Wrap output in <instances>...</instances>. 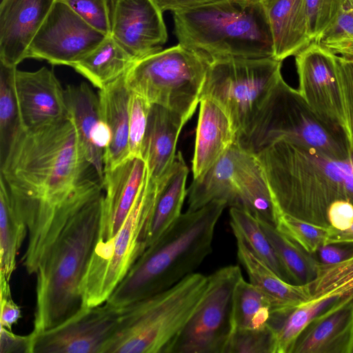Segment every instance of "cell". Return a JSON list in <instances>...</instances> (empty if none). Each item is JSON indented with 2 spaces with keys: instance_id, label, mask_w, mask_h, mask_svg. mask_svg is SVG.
<instances>
[{
  "instance_id": "1f68e13d",
  "label": "cell",
  "mask_w": 353,
  "mask_h": 353,
  "mask_svg": "<svg viewBox=\"0 0 353 353\" xmlns=\"http://www.w3.org/2000/svg\"><path fill=\"white\" fill-rule=\"evenodd\" d=\"M230 225L235 237H240L252 252L279 276L290 283L272 245L259 221L245 210L230 208Z\"/></svg>"
},
{
  "instance_id": "d590c367",
  "label": "cell",
  "mask_w": 353,
  "mask_h": 353,
  "mask_svg": "<svg viewBox=\"0 0 353 353\" xmlns=\"http://www.w3.org/2000/svg\"><path fill=\"white\" fill-rule=\"evenodd\" d=\"M276 228L312 254L320 246L327 244L330 231V228L316 225L284 214L278 217Z\"/></svg>"
},
{
  "instance_id": "f1b7e54d",
  "label": "cell",
  "mask_w": 353,
  "mask_h": 353,
  "mask_svg": "<svg viewBox=\"0 0 353 353\" xmlns=\"http://www.w3.org/2000/svg\"><path fill=\"white\" fill-rule=\"evenodd\" d=\"M277 314L270 299L259 288L243 277L239 280L233 294V330L272 328Z\"/></svg>"
},
{
  "instance_id": "30bf717a",
  "label": "cell",
  "mask_w": 353,
  "mask_h": 353,
  "mask_svg": "<svg viewBox=\"0 0 353 353\" xmlns=\"http://www.w3.org/2000/svg\"><path fill=\"white\" fill-rule=\"evenodd\" d=\"M282 61L273 57L213 61L200 100L210 98L228 114L236 134L243 136L269 93L282 77Z\"/></svg>"
},
{
  "instance_id": "ba28073f",
  "label": "cell",
  "mask_w": 353,
  "mask_h": 353,
  "mask_svg": "<svg viewBox=\"0 0 353 353\" xmlns=\"http://www.w3.org/2000/svg\"><path fill=\"white\" fill-rule=\"evenodd\" d=\"M211 63L178 43L136 60L125 80L131 92L178 113L187 122L199 104Z\"/></svg>"
},
{
  "instance_id": "e0dca14e",
  "label": "cell",
  "mask_w": 353,
  "mask_h": 353,
  "mask_svg": "<svg viewBox=\"0 0 353 353\" xmlns=\"http://www.w3.org/2000/svg\"><path fill=\"white\" fill-rule=\"evenodd\" d=\"M147 168L143 158H128L114 169L104 171L103 200L97 244L116 235L142 187ZM96 244V245H97Z\"/></svg>"
},
{
  "instance_id": "7bdbcfd3",
  "label": "cell",
  "mask_w": 353,
  "mask_h": 353,
  "mask_svg": "<svg viewBox=\"0 0 353 353\" xmlns=\"http://www.w3.org/2000/svg\"><path fill=\"white\" fill-rule=\"evenodd\" d=\"M1 326L12 330V326L21 318L20 307L12 298L10 282L0 276Z\"/></svg>"
},
{
  "instance_id": "8992f818",
  "label": "cell",
  "mask_w": 353,
  "mask_h": 353,
  "mask_svg": "<svg viewBox=\"0 0 353 353\" xmlns=\"http://www.w3.org/2000/svg\"><path fill=\"white\" fill-rule=\"evenodd\" d=\"M209 278L193 272L171 288L121 307L117 329L101 353H170Z\"/></svg>"
},
{
  "instance_id": "7c38bea8",
  "label": "cell",
  "mask_w": 353,
  "mask_h": 353,
  "mask_svg": "<svg viewBox=\"0 0 353 353\" xmlns=\"http://www.w3.org/2000/svg\"><path fill=\"white\" fill-rule=\"evenodd\" d=\"M336 56L315 41L299 51L295 55L298 90L319 119L349 143Z\"/></svg>"
},
{
  "instance_id": "f35d334b",
  "label": "cell",
  "mask_w": 353,
  "mask_h": 353,
  "mask_svg": "<svg viewBox=\"0 0 353 353\" xmlns=\"http://www.w3.org/2000/svg\"><path fill=\"white\" fill-rule=\"evenodd\" d=\"M318 43L335 54L340 50L353 47V0H345L337 18Z\"/></svg>"
},
{
  "instance_id": "681fc988",
  "label": "cell",
  "mask_w": 353,
  "mask_h": 353,
  "mask_svg": "<svg viewBox=\"0 0 353 353\" xmlns=\"http://www.w3.org/2000/svg\"><path fill=\"white\" fill-rule=\"evenodd\" d=\"M336 54L353 56V47L340 50Z\"/></svg>"
},
{
  "instance_id": "f907efd6",
  "label": "cell",
  "mask_w": 353,
  "mask_h": 353,
  "mask_svg": "<svg viewBox=\"0 0 353 353\" xmlns=\"http://www.w3.org/2000/svg\"><path fill=\"white\" fill-rule=\"evenodd\" d=\"M254 1H261L262 0H254Z\"/></svg>"
},
{
  "instance_id": "8d00e7d4",
  "label": "cell",
  "mask_w": 353,
  "mask_h": 353,
  "mask_svg": "<svg viewBox=\"0 0 353 353\" xmlns=\"http://www.w3.org/2000/svg\"><path fill=\"white\" fill-rule=\"evenodd\" d=\"M274 331L261 329L233 330L225 353H274Z\"/></svg>"
},
{
  "instance_id": "2e32d148",
  "label": "cell",
  "mask_w": 353,
  "mask_h": 353,
  "mask_svg": "<svg viewBox=\"0 0 353 353\" xmlns=\"http://www.w3.org/2000/svg\"><path fill=\"white\" fill-rule=\"evenodd\" d=\"M13 88L23 130L41 128L69 116L65 90L47 67L32 72L16 68Z\"/></svg>"
},
{
  "instance_id": "6da1fadb",
  "label": "cell",
  "mask_w": 353,
  "mask_h": 353,
  "mask_svg": "<svg viewBox=\"0 0 353 353\" xmlns=\"http://www.w3.org/2000/svg\"><path fill=\"white\" fill-rule=\"evenodd\" d=\"M0 163V183L27 227L22 265L29 274H34L67 201L92 167L70 116L33 130L21 129Z\"/></svg>"
},
{
  "instance_id": "83f0119b",
  "label": "cell",
  "mask_w": 353,
  "mask_h": 353,
  "mask_svg": "<svg viewBox=\"0 0 353 353\" xmlns=\"http://www.w3.org/2000/svg\"><path fill=\"white\" fill-rule=\"evenodd\" d=\"M136 60L111 35L72 67L99 89L124 76Z\"/></svg>"
},
{
  "instance_id": "5b68a950",
  "label": "cell",
  "mask_w": 353,
  "mask_h": 353,
  "mask_svg": "<svg viewBox=\"0 0 353 353\" xmlns=\"http://www.w3.org/2000/svg\"><path fill=\"white\" fill-rule=\"evenodd\" d=\"M173 19L179 43L212 62L274 57L271 32L261 1L222 0L174 12Z\"/></svg>"
},
{
  "instance_id": "7a4b0ae2",
  "label": "cell",
  "mask_w": 353,
  "mask_h": 353,
  "mask_svg": "<svg viewBox=\"0 0 353 353\" xmlns=\"http://www.w3.org/2000/svg\"><path fill=\"white\" fill-rule=\"evenodd\" d=\"M103 200L101 181L88 176L72 194L65 215L34 272L32 332L56 326L83 307L81 285L97 242Z\"/></svg>"
},
{
  "instance_id": "f546056e",
  "label": "cell",
  "mask_w": 353,
  "mask_h": 353,
  "mask_svg": "<svg viewBox=\"0 0 353 353\" xmlns=\"http://www.w3.org/2000/svg\"><path fill=\"white\" fill-rule=\"evenodd\" d=\"M258 220V219H257ZM259 221V220H258ZM291 283L305 285L316 277L319 261L299 245L266 222L259 221Z\"/></svg>"
},
{
  "instance_id": "3957f363",
  "label": "cell",
  "mask_w": 353,
  "mask_h": 353,
  "mask_svg": "<svg viewBox=\"0 0 353 353\" xmlns=\"http://www.w3.org/2000/svg\"><path fill=\"white\" fill-rule=\"evenodd\" d=\"M277 213L331 227L327 210L335 201L353 205V154L332 159L296 141L281 139L257 153ZM277 221V220H276Z\"/></svg>"
},
{
  "instance_id": "bcb514c9",
  "label": "cell",
  "mask_w": 353,
  "mask_h": 353,
  "mask_svg": "<svg viewBox=\"0 0 353 353\" xmlns=\"http://www.w3.org/2000/svg\"><path fill=\"white\" fill-rule=\"evenodd\" d=\"M319 252L321 263L334 264L343 261L353 255L352 249H345L334 245V244H325L320 246Z\"/></svg>"
},
{
  "instance_id": "484cf974",
  "label": "cell",
  "mask_w": 353,
  "mask_h": 353,
  "mask_svg": "<svg viewBox=\"0 0 353 353\" xmlns=\"http://www.w3.org/2000/svg\"><path fill=\"white\" fill-rule=\"evenodd\" d=\"M68 115L73 120L82 150L88 161L102 182L104 175L103 151L92 142L94 128L101 119L99 97L85 82L65 89Z\"/></svg>"
},
{
  "instance_id": "74e56055",
  "label": "cell",
  "mask_w": 353,
  "mask_h": 353,
  "mask_svg": "<svg viewBox=\"0 0 353 353\" xmlns=\"http://www.w3.org/2000/svg\"><path fill=\"white\" fill-rule=\"evenodd\" d=\"M151 104L141 96L131 92L129 101L128 158H142Z\"/></svg>"
},
{
  "instance_id": "9a60e30c",
  "label": "cell",
  "mask_w": 353,
  "mask_h": 353,
  "mask_svg": "<svg viewBox=\"0 0 353 353\" xmlns=\"http://www.w3.org/2000/svg\"><path fill=\"white\" fill-rule=\"evenodd\" d=\"M112 38L135 60L161 50L168 39L156 0H112Z\"/></svg>"
},
{
  "instance_id": "7402d4cb",
  "label": "cell",
  "mask_w": 353,
  "mask_h": 353,
  "mask_svg": "<svg viewBox=\"0 0 353 353\" xmlns=\"http://www.w3.org/2000/svg\"><path fill=\"white\" fill-rule=\"evenodd\" d=\"M248 150L237 143L188 188V211H195L214 200L239 208L237 183Z\"/></svg>"
},
{
  "instance_id": "5bb4252c",
  "label": "cell",
  "mask_w": 353,
  "mask_h": 353,
  "mask_svg": "<svg viewBox=\"0 0 353 353\" xmlns=\"http://www.w3.org/2000/svg\"><path fill=\"white\" fill-rule=\"evenodd\" d=\"M106 37L67 4L57 0L32 41L26 59L46 60L52 65L72 67Z\"/></svg>"
},
{
  "instance_id": "ffe728a7",
  "label": "cell",
  "mask_w": 353,
  "mask_h": 353,
  "mask_svg": "<svg viewBox=\"0 0 353 353\" xmlns=\"http://www.w3.org/2000/svg\"><path fill=\"white\" fill-rule=\"evenodd\" d=\"M236 143V134L223 108L210 98L201 99L192 161L193 179L202 176Z\"/></svg>"
},
{
  "instance_id": "816d5d0a",
  "label": "cell",
  "mask_w": 353,
  "mask_h": 353,
  "mask_svg": "<svg viewBox=\"0 0 353 353\" xmlns=\"http://www.w3.org/2000/svg\"><path fill=\"white\" fill-rule=\"evenodd\" d=\"M352 353H353V350H352Z\"/></svg>"
},
{
  "instance_id": "ac0fdd59",
  "label": "cell",
  "mask_w": 353,
  "mask_h": 353,
  "mask_svg": "<svg viewBox=\"0 0 353 353\" xmlns=\"http://www.w3.org/2000/svg\"><path fill=\"white\" fill-rule=\"evenodd\" d=\"M57 0H1L0 62L17 66Z\"/></svg>"
},
{
  "instance_id": "4dcf8cb0",
  "label": "cell",
  "mask_w": 353,
  "mask_h": 353,
  "mask_svg": "<svg viewBox=\"0 0 353 353\" xmlns=\"http://www.w3.org/2000/svg\"><path fill=\"white\" fill-rule=\"evenodd\" d=\"M28 234L26 225L0 183V276L10 282L17 255Z\"/></svg>"
},
{
  "instance_id": "7dc6e473",
  "label": "cell",
  "mask_w": 353,
  "mask_h": 353,
  "mask_svg": "<svg viewBox=\"0 0 353 353\" xmlns=\"http://www.w3.org/2000/svg\"><path fill=\"white\" fill-rule=\"evenodd\" d=\"M163 12H172L197 8L222 0H156Z\"/></svg>"
},
{
  "instance_id": "603a6c76",
  "label": "cell",
  "mask_w": 353,
  "mask_h": 353,
  "mask_svg": "<svg viewBox=\"0 0 353 353\" xmlns=\"http://www.w3.org/2000/svg\"><path fill=\"white\" fill-rule=\"evenodd\" d=\"M273 42L274 58L283 61L311 42L305 0H262Z\"/></svg>"
},
{
  "instance_id": "c3c4849f",
  "label": "cell",
  "mask_w": 353,
  "mask_h": 353,
  "mask_svg": "<svg viewBox=\"0 0 353 353\" xmlns=\"http://www.w3.org/2000/svg\"><path fill=\"white\" fill-rule=\"evenodd\" d=\"M327 244H353V224L344 230L330 227Z\"/></svg>"
},
{
  "instance_id": "4316f807",
  "label": "cell",
  "mask_w": 353,
  "mask_h": 353,
  "mask_svg": "<svg viewBox=\"0 0 353 353\" xmlns=\"http://www.w3.org/2000/svg\"><path fill=\"white\" fill-rule=\"evenodd\" d=\"M189 169L181 152L164 180L150 224L147 248L156 242L179 219L185 198Z\"/></svg>"
},
{
  "instance_id": "ab89813d",
  "label": "cell",
  "mask_w": 353,
  "mask_h": 353,
  "mask_svg": "<svg viewBox=\"0 0 353 353\" xmlns=\"http://www.w3.org/2000/svg\"><path fill=\"white\" fill-rule=\"evenodd\" d=\"M345 0H305L310 37L318 42L334 22Z\"/></svg>"
},
{
  "instance_id": "cb8c5ba5",
  "label": "cell",
  "mask_w": 353,
  "mask_h": 353,
  "mask_svg": "<svg viewBox=\"0 0 353 353\" xmlns=\"http://www.w3.org/2000/svg\"><path fill=\"white\" fill-rule=\"evenodd\" d=\"M130 95L125 75L99 89L100 118L109 126L112 134L111 142L103 152L104 171L114 169L128 159Z\"/></svg>"
},
{
  "instance_id": "8fae6325",
  "label": "cell",
  "mask_w": 353,
  "mask_h": 353,
  "mask_svg": "<svg viewBox=\"0 0 353 353\" xmlns=\"http://www.w3.org/2000/svg\"><path fill=\"white\" fill-rule=\"evenodd\" d=\"M242 277L240 268L233 265L208 276L207 290L170 353H225L233 330V294Z\"/></svg>"
},
{
  "instance_id": "ee69618b",
  "label": "cell",
  "mask_w": 353,
  "mask_h": 353,
  "mask_svg": "<svg viewBox=\"0 0 353 353\" xmlns=\"http://www.w3.org/2000/svg\"><path fill=\"white\" fill-rule=\"evenodd\" d=\"M327 219L331 227L347 230L353 224V205L345 200L334 202L327 210Z\"/></svg>"
},
{
  "instance_id": "d6986e66",
  "label": "cell",
  "mask_w": 353,
  "mask_h": 353,
  "mask_svg": "<svg viewBox=\"0 0 353 353\" xmlns=\"http://www.w3.org/2000/svg\"><path fill=\"white\" fill-rule=\"evenodd\" d=\"M352 350L353 294L341 296L315 316L291 353H352Z\"/></svg>"
},
{
  "instance_id": "277c9868",
  "label": "cell",
  "mask_w": 353,
  "mask_h": 353,
  "mask_svg": "<svg viewBox=\"0 0 353 353\" xmlns=\"http://www.w3.org/2000/svg\"><path fill=\"white\" fill-rule=\"evenodd\" d=\"M226 207L225 201L214 200L182 213L145 250L106 302L125 307L164 291L194 272L212 251L214 230Z\"/></svg>"
},
{
  "instance_id": "44dd1931",
  "label": "cell",
  "mask_w": 353,
  "mask_h": 353,
  "mask_svg": "<svg viewBox=\"0 0 353 353\" xmlns=\"http://www.w3.org/2000/svg\"><path fill=\"white\" fill-rule=\"evenodd\" d=\"M187 122L163 106H151L142 149L149 179L159 183L170 172L179 134Z\"/></svg>"
},
{
  "instance_id": "d6a6232c",
  "label": "cell",
  "mask_w": 353,
  "mask_h": 353,
  "mask_svg": "<svg viewBox=\"0 0 353 353\" xmlns=\"http://www.w3.org/2000/svg\"><path fill=\"white\" fill-rule=\"evenodd\" d=\"M340 298H321L290 310L274 332V353H291L297 338L309 323Z\"/></svg>"
},
{
  "instance_id": "60d3db41",
  "label": "cell",
  "mask_w": 353,
  "mask_h": 353,
  "mask_svg": "<svg viewBox=\"0 0 353 353\" xmlns=\"http://www.w3.org/2000/svg\"><path fill=\"white\" fill-rule=\"evenodd\" d=\"M92 28L105 36L111 34L112 0H60Z\"/></svg>"
},
{
  "instance_id": "52a82bcc",
  "label": "cell",
  "mask_w": 353,
  "mask_h": 353,
  "mask_svg": "<svg viewBox=\"0 0 353 353\" xmlns=\"http://www.w3.org/2000/svg\"><path fill=\"white\" fill-rule=\"evenodd\" d=\"M281 139L303 143L334 159L345 160L353 154L349 143L332 132L283 77L237 143L256 154Z\"/></svg>"
},
{
  "instance_id": "f6af8a7d",
  "label": "cell",
  "mask_w": 353,
  "mask_h": 353,
  "mask_svg": "<svg viewBox=\"0 0 353 353\" xmlns=\"http://www.w3.org/2000/svg\"><path fill=\"white\" fill-rule=\"evenodd\" d=\"M31 334L21 336L14 334L12 330L1 326V353H30Z\"/></svg>"
},
{
  "instance_id": "e575fe53",
  "label": "cell",
  "mask_w": 353,
  "mask_h": 353,
  "mask_svg": "<svg viewBox=\"0 0 353 353\" xmlns=\"http://www.w3.org/2000/svg\"><path fill=\"white\" fill-rule=\"evenodd\" d=\"M310 301L353 294V255L334 264L319 262L315 279L309 283Z\"/></svg>"
},
{
  "instance_id": "4fadbf2b",
  "label": "cell",
  "mask_w": 353,
  "mask_h": 353,
  "mask_svg": "<svg viewBox=\"0 0 353 353\" xmlns=\"http://www.w3.org/2000/svg\"><path fill=\"white\" fill-rule=\"evenodd\" d=\"M121 308L105 302L83 306L59 324L31 334L30 353H101L114 334Z\"/></svg>"
},
{
  "instance_id": "9c48e42d",
  "label": "cell",
  "mask_w": 353,
  "mask_h": 353,
  "mask_svg": "<svg viewBox=\"0 0 353 353\" xmlns=\"http://www.w3.org/2000/svg\"><path fill=\"white\" fill-rule=\"evenodd\" d=\"M146 172L142 187L123 223L111 240L97 244L81 285L83 306L105 303L147 248V238L163 184Z\"/></svg>"
},
{
  "instance_id": "b9f144b4",
  "label": "cell",
  "mask_w": 353,
  "mask_h": 353,
  "mask_svg": "<svg viewBox=\"0 0 353 353\" xmlns=\"http://www.w3.org/2000/svg\"><path fill=\"white\" fill-rule=\"evenodd\" d=\"M336 56L337 74L340 84L347 137L353 152V56Z\"/></svg>"
},
{
  "instance_id": "d4e9b609",
  "label": "cell",
  "mask_w": 353,
  "mask_h": 353,
  "mask_svg": "<svg viewBox=\"0 0 353 353\" xmlns=\"http://www.w3.org/2000/svg\"><path fill=\"white\" fill-rule=\"evenodd\" d=\"M236 239L237 256L250 282L268 296L276 313H287L310 301L309 283L296 285L284 281L259 259L240 237Z\"/></svg>"
},
{
  "instance_id": "836d02e7",
  "label": "cell",
  "mask_w": 353,
  "mask_h": 353,
  "mask_svg": "<svg viewBox=\"0 0 353 353\" xmlns=\"http://www.w3.org/2000/svg\"><path fill=\"white\" fill-rule=\"evenodd\" d=\"M17 66H10L0 62L1 161L6 157L10 145L22 129L13 88V74Z\"/></svg>"
}]
</instances>
